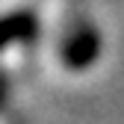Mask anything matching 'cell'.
Returning a JSON list of instances; mask_svg holds the SVG:
<instances>
[{"instance_id":"obj_2","label":"cell","mask_w":124,"mask_h":124,"mask_svg":"<svg viewBox=\"0 0 124 124\" xmlns=\"http://www.w3.org/2000/svg\"><path fill=\"white\" fill-rule=\"evenodd\" d=\"M36 27L39 21H36L33 9H15L9 15H0V53L18 41H27L36 33Z\"/></svg>"},{"instance_id":"obj_1","label":"cell","mask_w":124,"mask_h":124,"mask_svg":"<svg viewBox=\"0 0 124 124\" xmlns=\"http://www.w3.org/2000/svg\"><path fill=\"white\" fill-rule=\"evenodd\" d=\"M101 30H95L92 24H80L77 30H71L59 53L65 71H86L101 56Z\"/></svg>"}]
</instances>
